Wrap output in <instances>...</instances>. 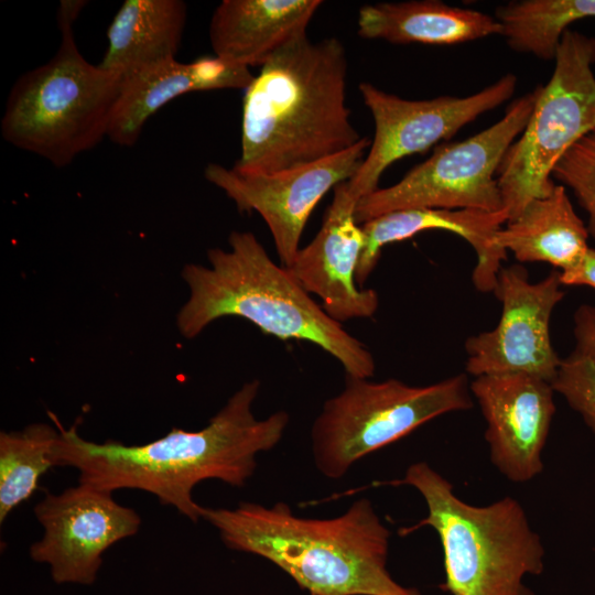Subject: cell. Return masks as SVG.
Here are the masks:
<instances>
[{"label": "cell", "mask_w": 595, "mask_h": 595, "mask_svg": "<svg viewBox=\"0 0 595 595\" xmlns=\"http://www.w3.org/2000/svg\"><path fill=\"white\" fill-rule=\"evenodd\" d=\"M588 237L565 187L555 184L549 195L533 199L507 221L496 241L520 262H547L564 272L583 260Z\"/></svg>", "instance_id": "20"}, {"label": "cell", "mask_w": 595, "mask_h": 595, "mask_svg": "<svg viewBox=\"0 0 595 595\" xmlns=\"http://www.w3.org/2000/svg\"><path fill=\"white\" fill-rule=\"evenodd\" d=\"M500 32L496 18L439 0L365 4L357 18L359 36L393 44L454 45Z\"/></svg>", "instance_id": "19"}, {"label": "cell", "mask_w": 595, "mask_h": 595, "mask_svg": "<svg viewBox=\"0 0 595 595\" xmlns=\"http://www.w3.org/2000/svg\"><path fill=\"white\" fill-rule=\"evenodd\" d=\"M60 31L54 56L15 80L1 118L7 142L56 167L108 137L122 83L121 75L80 54L73 28Z\"/></svg>", "instance_id": "6"}, {"label": "cell", "mask_w": 595, "mask_h": 595, "mask_svg": "<svg viewBox=\"0 0 595 595\" xmlns=\"http://www.w3.org/2000/svg\"><path fill=\"white\" fill-rule=\"evenodd\" d=\"M561 285L560 271L531 283L521 266L502 267L494 290L500 320L495 328L466 339V372L526 374L552 383L562 359L551 343L550 318L565 295Z\"/></svg>", "instance_id": "11"}, {"label": "cell", "mask_w": 595, "mask_h": 595, "mask_svg": "<svg viewBox=\"0 0 595 595\" xmlns=\"http://www.w3.org/2000/svg\"><path fill=\"white\" fill-rule=\"evenodd\" d=\"M347 56L337 37L303 34L261 66L245 89L241 152L234 167L277 173L326 159L364 137L346 106Z\"/></svg>", "instance_id": "2"}, {"label": "cell", "mask_w": 595, "mask_h": 595, "mask_svg": "<svg viewBox=\"0 0 595 595\" xmlns=\"http://www.w3.org/2000/svg\"><path fill=\"white\" fill-rule=\"evenodd\" d=\"M186 15L182 0H126L108 28L99 66L125 76L175 60Z\"/></svg>", "instance_id": "21"}, {"label": "cell", "mask_w": 595, "mask_h": 595, "mask_svg": "<svg viewBox=\"0 0 595 595\" xmlns=\"http://www.w3.org/2000/svg\"><path fill=\"white\" fill-rule=\"evenodd\" d=\"M371 140L303 166L271 173H247L218 163L206 165L205 178L220 188L240 212H257L271 231L283 267L298 251L306 223L323 196L349 181L360 167Z\"/></svg>", "instance_id": "12"}, {"label": "cell", "mask_w": 595, "mask_h": 595, "mask_svg": "<svg viewBox=\"0 0 595 595\" xmlns=\"http://www.w3.org/2000/svg\"><path fill=\"white\" fill-rule=\"evenodd\" d=\"M202 519L228 549L266 559L310 595H421L391 576L390 531L367 498L326 519L296 516L283 501L204 507Z\"/></svg>", "instance_id": "3"}, {"label": "cell", "mask_w": 595, "mask_h": 595, "mask_svg": "<svg viewBox=\"0 0 595 595\" xmlns=\"http://www.w3.org/2000/svg\"><path fill=\"white\" fill-rule=\"evenodd\" d=\"M552 387L595 434V364L572 353L562 359Z\"/></svg>", "instance_id": "25"}, {"label": "cell", "mask_w": 595, "mask_h": 595, "mask_svg": "<svg viewBox=\"0 0 595 595\" xmlns=\"http://www.w3.org/2000/svg\"><path fill=\"white\" fill-rule=\"evenodd\" d=\"M595 17V0H517L499 6L496 20L509 47L552 61L563 34L582 19Z\"/></svg>", "instance_id": "22"}, {"label": "cell", "mask_w": 595, "mask_h": 595, "mask_svg": "<svg viewBox=\"0 0 595 595\" xmlns=\"http://www.w3.org/2000/svg\"><path fill=\"white\" fill-rule=\"evenodd\" d=\"M228 242V250L207 251L209 266L183 268L190 294L176 316L181 335L194 338L214 321L238 316L268 335L318 346L348 376L374 375L370 350L329 317L288 268L272 261L255 234L235 230Z\"/></svg>", "instance_id": "4"}, {"label": "cell", "mask_w": 595, "mask_h": 595, "mask_svg": "<svg viewBox=\"0 0 595 595\" xmlns=\"http://www.w3.org/2000/svg\"><path fill=\"white\" fill-rule=\"evenodd\" d=\"M383 485L411 486L423 497L428 515L399 534L423 527L437 533L444 588L451 595H532L523 578L542 573L545 550L517 499L506 496L486 506L470 505L425 462L411 464L402 478Z\"/></svg>", "instance_id": "5"}, {"label": "cell", "mask_w": 595, "mask_h": 595, "mask_svg": "<svg viewBox=\"0 0 595 595\" xmlns=\"http://www.w3.org/2000/svg\"><path fill=\"white\" fill-rule=\"evenodd\" d=\"M321 0H224L215 9L209 40L215 56L250 67L263 66L306 29Z\"/></svg>", "instance_id": "18"}, {"label": "cell", "mask_w": 595, "mask_h": 595, "mask_svg": "<svg viewBox=\"0 0 595 595\" xmlns=\"http://www.w3.org/2000/svg\"><path fill=\"white\" fill-rule=\"evenodd\" d=\"M356 203L346 182L338 184L318 232L300 248L288 268L306 292L321 299L325 313L340 324L371 317L379 306L378 293L358 286L355 278L365 245L361 226L354 217Z\"/></svg>", "instance_id": "15"}, {"label": "cell", "mask_w": 595, "mask_h": 595, "mask_svg": "<svg viewBox=\"0 0 595 595\" xmlns=\"http://www.w3.org/2000/svg\"><path fill=\"white\" fill-rule=\"evenodd\" d=\"M87 1L83 0H63L60 2L57 10L58 29L73 28L77 17L86 6Z\"/></svg>", "instance_id": "28"}, {"label": "cell", "mask_w": 595, "mask_h": 595, "mask_svg": "<svg viewBox=\"0 0 595 595\" xmlns=\"http://www.w3.org/2000/svg\"><path fill=\"white\" fill-rule=\"evenodd\" d=\"M509 220L508 212L480 209H404L385 214L361 224L365 245L356 270V282L363 288L376 268L385 246L431 229L447 230L464 238L474 249L477 262L472 280L482 292L496 288L497 275L507 251L498 246L497 232Z\"/></svg>", "instance_id": "16"}, {"label": "cell", "mask_w": 595, "mask_h": 595, "mask_svg": "<svg viewBox=\"0 0 595 595\" xmlns=\"http://www.w3.org/2000/svg\"><path fill=\"white\" fill-rule=\"evenodd\" d=\"M560 280L562 285H586L595 289V249L589 247L575 268L560 272Z\"/></svg>", "instance_id": "27"}, {"label": "cell", "mask_w": 595, "mask_h": 595, "mask_svg": "<svg viewBox=\"0 0 595 595\" xmlns=\"http://www.w3.org/2000/svg\"><path fill=\"white\" fill-rule=\"evenodd\" d=\"M469 389L486 421L493 465L513 483L540 475L555 413L552 383L526 374H496L475 377Z\"/></svg>", "instance_id": "14"}, {"label": "cell", "mask_w": 595, "mask_h": 595, "mask_svg": "<svg viewBox=\"0 0 595 595\" xmlns=\"http://www.w3.org/2000/svg\"><path fill=\"white\" fill-rule=\"evenodd\" d=\"M574 354L595 364V305L582 304L573 316Z\"/></svg>", "instance_id": "26"}, {"label": "cell", "mask_w": 595, "mask_h": 595, "mask_svg": "<svg viewBox=\"0 0 595 595\" xmlns=\"http://www.w3.org/2000/svg\"><path fill=\"white\" fill-rule=\"evenodd\" d=\"M552 177L573 191L587 214L588 234L595 239V130L565 152L554 166Z\"/></svg>", "instance_id": "24"}, {"label": "cell", "mask_w": 595, "mask_h": 595, "mask_svg": "<svg viewBox=\"0 0 595 595\" xmlns=\"http://www.w3.org/2000/svg\"><path fill=\"white\" fill-rule=\"evenodd\" d=\"M516 86L517 77L509 73L467 97L409 100L370 83H360L359 91L372 115L375 134L360 167L346 182L348 193L356 202L372 193L392 163L450 140L464 126L509 100Z\"/></svg>", "instance_id": "10"}, {"label": "cell", "mask_w": 595, "mask_h": 595, "mask_svg": "<svg viewBox=\"0 0 595 595\" xmlns=\"http://www.w3.org/2000/svg\"><path fill=\"white\" fill-rule=\"evenodd\" d=\"M549 82L540 85L529 121L504 155L497 182L509 220L551 193L552 172L565 152L595 130V37L569 29ZM508 220V221H509Z\"/></svg>", "instance_id": "8"}, {"label": "cell", "mask_w": 595, "mask_h": 595, "mask_svg": "<svg viewBox=\"0 0 595 595\" xmlns=\"http://www.w3.org/2000/svg\"><path fill=\"white\" fill-rule=\"evenodd\" d=\"M472 407L464 374L428 386L346 375L343 390L324 402L312 424L315 467L324 477L339 479L366 455L440 415Z\"/></svg>", "instance_id": "7"}, {"label": "cell", "mask_w": 595, "mask_h": 595, "mask_svg": "<svg viewBox=\"0 0 595 595\" xmlns=\"http://www.w3.org/2000/svg\"><path fill=\"white\" fill-rule=\"evenodd\" d=\"M260 382H245L224 407L198 431L173 428L145 444L126 445L83 439L76 429H64L53 416L58 435L52 446L54 467L78 470V483L113 493L138 489L154 495L193 522L204 507L193 490L208 479L242 487L257 468V455L272 450L290 423L286 411L257 419L252 407Z\"/></svg>", "instance_id": "1"}, {"label": "cell", "mask_w": 595, "mask_h": 595, "mask_svg": "<svg viewBox=\"0 0 595 595\" xmlns=\"http://www.w3.org/2000/svg\"><path fill=\"white\" fill-rule=\"evenodd\" d=\"M58 429L32 423L21 431L0 433V522L37 489L40 478L54 467L52 446Z\"/></svg>", "instance_id": "23"}, {"label": "cell", "mask_w": 595, "mask_h": 595, "mask_svg": "<svg viewBox=\"0 0 595 595\" xmlns=\"http://www.w3.org/2000/svg\"><path fill=\"white\" fill-rule=\"evenodd\" d=\"M246 66L203 56L192 63L171 60L122 76L108 138L132 147L148 119L174 98L194 91L246 89L253 79Z\"/></svg>", "instance_id": "17"}, {"label": "cell", "mask_w": 595, "mask_h": 595, "mask_svg": "<svg viewBox=\"0 0 595 595\" xmlns=\"http://www.w3.org/2000/svg\"><path fill=\"white\" fill-rule=\"evenodd\" d=\"M34 515L44 533L30 545V558L47 564L57 584H93L104 553L141 526L134 509L117 502L112 493L85 483L60 494L46 493L34 506Z\"/></svg>", "instance_id": "13"}, {"label": "cell", "mask_w": 595, "mask_h": 595, "mask_svg": "<svg viewBox=\"0 0 595 595\" xmlns=\"http://www.w3.org/2000/svg\"><path fill=\"white\" fill-rule=\"evenodd\" d=\"M539 88L515 99L493 126L466 140L437 147L398 183L361 197L354 210L357 224L404 209H502L497 171L526 128Z\"/></svg>", "instance_id": "9"}]
</instances>
